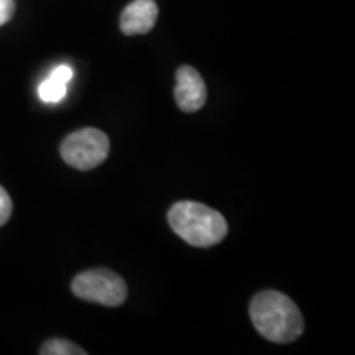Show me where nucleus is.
<instances>
[{"label": "nucleus", "instance_id": "obj_6", "mask_svg": "<svg viewBox=\"0 0 355 355\" xmlns=\"http://www.w3.org/2000/svg\"><path fill=\"white\" fill-rule=\"evenodd\" d=\"M158 19V6L155 0H133L123 8L121 30L125 35H145L153 28Z\"/></svg>", "mask_w": 355, "mask_h": 355}, {"label": "nucleus", "instance_id": "obj_4", "mask_svg": "<svg viewBox=\"0 0 355 355\" xmlns=\"http://www.w3.org/2000/svg\"><path fill=\"white\" fill-rule=\"evenodd\" d=\"M71 290L79 300L109 306V308L121 306L127 300L125 282L117 273L105 268L79 273L71 283Z\"/></svg>", "mask_w": 355, "mask_h": 355}, {"label": "nucleus", "instance_id": "obj_8", "mask_svg": "<svg viewBox=\"0 0 355 355\" xmlns=\"http://www.w3.org/2000/svg\"><path fill=\"white\" fill-rule=\"evenodd\" d=\"M42 355H86L87 352L79 345L69 343L64 339H51L48 343L43 344V347L40 349Z\"/></svg>", "mask_w": 355, "mask_h": 355}, {"label": "nucleus", "instance_id": "obj_3", "mask_svg": "<svg viewBox=\"0 0 355 355\" xmlns=\"http://www.w3.org/2000/svg\"><path fill=\"white\" fill-rule=\"evenodd\" d=\"M110 141L99 128L86 127L73 132L61 144V157L69 166L87 171L107 158Z\"/></svg>", "mask_w": 355, "mask_h": 355}, {"label": "nucleus", "instance_id": "obj_2", "mask_svg": "<svg viewBox=\"0 0 355 355\" xmlns=\"http://www.w3.org/2000/svg\"><path fill=\"white\" fill-rule=\"evenodd\" d=\"M168 222L175 234L193 247H212L227 235V222L220 212L194 201L173 204Z\"/></svg>", "mask_w": 355, "mask_h": 355}, {"label": "nucleus", "instance_id": "obj_1", "mask_svg": "<svg viewBox=\"0 0 355 355\" xmlns=\"http://www.w3.org/2000/svg\"><path fill=\"white\" fill-rule=\"evenodd\" d=\"M250 319L265 339L277 344L296 340L304 331L298 306L278 291H261L250 303Z\"/></svg>", "mask_w": 355, "mask_h": 355}, {"label": "nucleus", "instance_id": "obj_5", "mask_svg": "<svg viewBox=\"0 0 355 355\" xmlns=\"http://www.w3.org/2000/svg\"><path fill=\"white\" fill-rule=\"evenodd\" d=\"M175 101L183 112H198L207 101V89L201 74L193 66H181L176 71Z\"/></svg>", "mask_w": 355, "mask_h": 355}, {"label": "nucleus", "instance_id": "obj_10", "mask_svg": "<svg viewBox=\"0 0 355 355\" xmlns=\"http://www.w3.org/2000/svg\"><path fill=\"white\" fill-rule=\"evenodd\" d=\"M15 12V0H0V26L6 25Z\"/></svg>", "mask_w": 355, "mask_h": 355}, {"label": "nucleus", "instance_id": "obj_7", "mask_svg": "<svg viewBox=\"0 0 355 355\" xmlns=\"http://www.w3.org/2000/svg\"><path fill=\"white\" fill-rule=\"evenodd\" d=\"M74 76V71L68 64H60L51 71L42 84L38 86V96L40 99L46 104H56L61 102L66 97L68 92V84Z\"/></svg>", "mask_w": 355, "mask_h": 355}, {"label": "nucleus", "instance_id": "obj_9", "mask_svg": "<svg viewBox=\"0 0 355 355\" xmlns=\"http://www.w3.org/2000/svg\"><path fill=\"white\" fill-rule=\"evenodd\" d=\"M12 216V199L8 196L6 189L0 186V227L3 224H7V220Z\"/></svg>", "mask_w": 355, "mask_h": 355}]
</instances>
